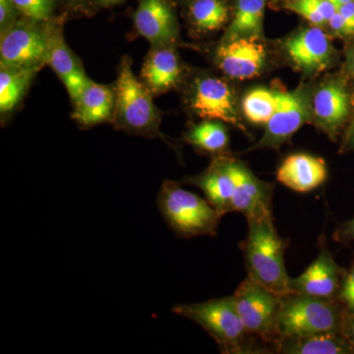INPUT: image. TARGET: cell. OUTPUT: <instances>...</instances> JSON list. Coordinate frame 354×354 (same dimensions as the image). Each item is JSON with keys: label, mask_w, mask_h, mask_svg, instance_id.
I'll return each instance as SVG.
<instances>
[{"label": "cell", "mask_w": 354, "mask_h": 354, "mask_svg": "<svg viewBox=\"0 0 354 354\" xmlns=\"http://www.w3.org/2000/svg\"><path fill=\"white\" fill-rule=\"evenodd\" d=\"M248 234L241 243L249 278L283 297L290 295L286 269V241L279 236L272 214L247 218Z\"/></svg>", "instance_id": "obj_1"}, {"label": "cell", "mask_w": 354, "mask_h": 354, "mask_svg": "<svg viewBox=\"0 0 354 354\" xmlns=\"http://www.w3.org/2000/svg\"><path fill=\"white\" fill-rule=\"evenodd\" d=\"M346 310L337 299L290 293L281 297L276 341L324 333H342Z\"/></svg>", "instance_id": "obj_2"}, {"label": "cell", "mask_w": 354, "mask_h": 354, "mask_svg": "<svg viewBox=\"0 0 354 354\" xmlns=\"http://www.w3.org/2000/svg\"><path fill=\"white\" fill-rule=\"evenodd\" d=\"M158 207L169 227L178 236H216L221 214L178 183L165 181L158 197Z\"/></svg>", "instance_id": "obj_3"}, {"label": "cell", "mask_w": 354, "mask_h": 354, "mask_svg": "<svg viewBox=\"0 0 354 354\" xmlns=\"http://www.w3.org/2000/svg\"><path fill=\"white\" fill-rule=\"evenodd\" d=\"M114 93V113L121 128L144 136H160V115L153 104V94L135 76L129 58L121 62Z\"/></svg>", "instance_id": "obj_4"}, {"label": "cell", "mask_w": 354, "mask_h": 354, "mask_svg": "<svg viewBox=\"0 0 354 354\" xmlns=\"http://www.w3.org/2000/svg\"><path fill=\"white\" fill-rule=\"evenodd\" d=\"M172 312L202 327L215 339L223 353H241L244 351L248 333L237 313L232 297L176 305Z\"/></svg>", "instance_id": "obj_5"}, {"label": "cell", "mask_w": 354, "mask_h": 354, "mask_svg": "<svg viewBox=\"0 0 354 354\" xmlns=\"http://www.w3.org/2000/svg\"><path fill=\"white\" fill-rule=\"evenodd\" d=\"M232 297L246 332L264 342L276 341L277 316L281 297L249 277Z\"/></svg>", "instance_id": "obj_6"}, {"label": "cell", "mask_w": 354, "mask_h": 354, "mask_svg": "<svg viewBox=\"0 0 354 354\" xmlns=\"http://www.w3.org/2000/svg\"><path fill=\"white\" fill-rule=\"evenodd\" d=\"M48 31L36 23L20 21L1 34V67L32 69L38 71L48 64Z\"/></svg>", "instance_id": "obj_7"}, {"label": "cell", "mask_w": 354, "mask_h": 354, "mask_svg": "<svg viewBox=\"0 0 354 354\" xmlns=\"http://www.w3.org/2000/svg\"><path fill=\"white\" fill-rule=\"evenodd\" d=\"M310 102L306 88L279 93V104L271 120L266 124L264 135L249 151L277 148L288 142L310 120Z\"/></svg>", "instance_id": "obj_8"}, {"label": "cell", "mask_w": 354, "mask_h": 354, "mask_svg": "<svg viewBox=\"0 0 354 354\" xmlns=\"http://www.w3.org/2000/svg\"><path fill=\"white\" fill-rule=\"evenodd\" d=\"M190 106L203 120H221L244 130L239 122L232 88L221 79H197L191 95Z\"/></svg>", "instance_id": "obj_9"}, {"label": "cell", "mask_w": 354, "mask_h": 354, "mask_svg": "<svg viewBox=\"0 0 354 354\" xmlns=\"http://www.w3.org/2000/svg\"><path fill=\"white\" fill-rule=\"evenodd\" d=\"M344 271L335 262L326 244L321 246L316 259L299 277L290 279L291 292L308 297L337 299Z\"/></svg>", "instance_id": "obj_10"}, {"label": "cell", "mask_w": 354, "mask_h": 354, "mask_svg": "<svg viewBox=\"0 0 354 354\" xmlns=\"http://www.w3.org/2000/svg\"><path fill=\"white\" fill-rule=\"evenodd\" d=\"M228 169L234 179L230 212H239L246 218L272 214V187L254 176L245 165L227 160Z\"/></svg>", "instance_id": "obj_11"}, {"label": "cell", "mask_w": 354, "mask_h": 354, "mask_svg": "<svg viewBox=\"0 0 354 354\" xmlns=\"http://www.w3.org/2000/svg\"><path fill=\"white\" fill-rule=\"evenodd\" d=\"M267 53L258 38H241L223 41L216 50V62L225 75L232 79H250L259 75Z\"/></svg>", "instance_id": "obj_12"}, {"label": "cell", "mask_w": 354, "mask_h": 354, "mask_svg": "<svg viewBox=\"0 0 354 354\" xmlns=\"http://www.w3.org/2000/svg\"><path fill=\"white\" fill-rule=\"evenodd\" d=\"M293 64L305 73H318L330 66L333 48L327 35L318 27L298 32L286 41Z\"/></svg>", "instance_id": "obj_13"}, {"label": "cell", "mask_w": 354, "mask_h": 354, "mask_svg": "<svg viewBox=\"0 0 354 354\" xmlns=\"http://www.w3.org/2000/svg\"><path fill=\"white\" fill-rule=\"evenodd\" d=\"M134 23L139 34L153 46H169L178 34L176 16L165 0H141Z\"/></svg>", "instance_id": "obj_14"}, {"label": "cell", "mask_w": 354, "mask_h": 354, "mask_svg": "<svg viewBox=\"0 0 354 354\" xmlns=\"http://www.w3.org/2000/svg\"><path fill=\"white\" fill-rule=\"evenodd\" d=\"M48 31V64L64 82L70 97L75 102L90 79L86 75L75 55L65 43L62 32L59 29H50Z\"/></svg>", "instance_id": "obj_15"}, {"label": "cell", "mask_w": 354, "mask_h": 354, "mask_svg": "<svg viewBox=\"0 0 354 354\" xmlns=\"http://www.w3.org/2000/svg\"><path fill=\"white\" fill-rule=\"evenodd\" d=\"M328 169L323 158L308 153H295L283 160L277 172L281 184L298 193L316 189L325 183Z\"/></svg>", "instance_id": "obj_16"}, {"label": "cell", "mask_w": 354, "mask_h": 354, "mask_svg": "<svg viewBox=\"0 0 354 354\" xmlns=\"http://www.w3.org/2000/svg\"><path fill=\"white\" fill-rule=\"evenodd\" d=\"M351 99L344 84L332 80L317 91L313 113L317 123L328 134L335 135L348 120Z\"/></svg>", "instance_id": "obj_17"}, {"label": "cell", "mask_w": 354, "mask_h": 354, "mask_svg": "<svg viewBox=\"0 0 354 354\" xmlns=\"http://www.w3.org/2000/svg\"><path fill=\"white\" fill-rule=\"evenodd\" d=\"M180 74V64L174 48L153 46L142 69V81L153 95H160L174 88Z\"/></svg>", "instance_id": "obj_18"}, {"label": "cell", "mask_w": 354, "mask_h": 354, "mask_svg": "<svg viewBox=\"0 0 354 354\" xmlns=\"http://www.w3.org/2000/svg\"><path fill=\"white\" fill-rule=\"evenodd\" d=\"M74 104L72 118L82 127H94L111 120L115 106V93L108 86L90 79Z\"/></svg>", "instance_id": "obj_19"}, {"label": "cell", "mask_w": 354, "mask_h": 354, "mask_svg": "<svg viewBox=\"0 0 354 354\" xmlns=\"http://www.w3.org/2000/svg\"><path fill=\"white\" fill-rule=\"evenodd\" d=\"M190 183L205 193L209 204L221 215L230 213L235 183L228 169L227 160H218L208 171L191 178Z\"/></svg>", "instance_id": "obj_20"}, {"label": "cell", "mask_w": 354, "mask_h": 354, "mask_svg": "<svg viewBox=\"0 0 354 354\" xmlns=\"http://www.w3.org/2000/svg\"><path fill=\"white\" fill-rule=\"evenodd\" d=\"M279 353L354 354V346L342 333H324L276 342Z\"/></svg>", "instance_id": "obj_21"}, {"label": "cell", "mask_w": 354, "mask_h": 354, "mask_svg": "<svg viewBox=\"0 0 354 354\" xmlns=\"http://www.w3.org/2000/svg\"><path fill=\"white\" fill-rule=\"evenodd\" d=\"M265 0H239L234 18L223 37V41L262 37Z\"/></svg>", "instance_id": "obj_22"}, {"label": "cell", "mask_w": 354, "mask_h": 354, "mask_svg": "<svg viewBox=\"0 0 354 354\" xmlns=\"http://www.w3.org/2000/svg\"><path fill=\"white\" fill-rule=\"evenodd\" d=\"M36 70L1 67L0 71V111L10 113L18 106L29 87Z\"/></svg>", "instance_id": "obj_23"}, {"label": "cell", "mask_w": 354, "mask_h": 354, "mask_svg": "<svg viewBox=\"0 0 354 354\" xmlns=\"http://www.w3.org/2000/svg\"><path fill=\"white\" fill-rule=\"evenodd\" d=\"M184 139L190 145L204 152L218 153L227 150L228 133L225 127L216 121H203L186 133Z\"/></svg>", "instance_id": "obj_24"}, {"label": "cell", "mask_w": 354, "mask_h": 354, "mask_svg": "<svg viewBox=\"0 0 354 354\" xmlns=\"http://www.w3.org/2000/svg\"><path fill=\"white\" fill-rule=\"evenodd\" d=\"M279 93L258 88L251 91L242 102L247 120L256 124H267L278 108Z\"/></svg>", "instance_id": "obj_25"}, {"label": "cell", "mask_w": 354, "mask_h": 354, "mask_svg": "<svg viewBox=\"0 0 354 354\" xmlns=\"http://www.w3.org/2000/svg\"><path fill=\"white\" fill-rule=\"evenodd\" d=\"M190 16L199 31L212 32L227 22L228 10L221 0H195L190 6Z\"/></svg>", "instance_id": "obj_26"}, {"label": "cell", "mask_w": 354, "mask_h": 354, "mask_svg": "<svg viewBox=\"0 0 354 354\" xmlns=\"http://www.w3.org/2000/svg\"><path fill=\"white\" fill-rule=\"evenodd\" d=\"M12 2L19 12L35 23L48 21L53 10V0H12Z\"/></svg>", "instance_id": "obj_27"}, {"label": "cell", "mask_w": 354, "mask_h": 354, "mask_svg": "<svg viewBox=\"0 0 354 354\" xmlns=\"http://www.w3.org/2000/svg\"><path fill=\"white\" fill-rule=\"evenodd\" d=\"M286 7L293 12L299 14L312 24L320 26L327 22L312 0H291Z\"/></svg>", "instance_id": "obj_28"}, {"label": "cell", "mask_w": 354, "mask_h": 354, "mask_svg": "<svg viewBox=\"0 0 354 354\" xmlns=\"http://www.w3.org/2000/svg\"><path fill=\"white\" fill-rule=\"evenodd\" d=\"M337 299L341 302L346 313L354 311V264L344 271Z\"/></svg>", "instance_id": "obj_29"}, {"label": "cell", "mask_w": 354, "mask_h": 354, "mask_svg": "<svg viewBox=\"0 0 354 354\" xmlns=\"http://www.w3.org/2000/svg\"><path fill=\"white\" fill-rule=\"evenodd\" d=\"M15 10L12 0H0V30L2 32L8 30L16 22Z\"/></svg>", "instance_id": "obj_30"}, {"label": "cell", "mask_w": 354, "mask_h": 354, "mask_svg": "<svg viewBox=\"0 0 354 354\" xmlns=\"http://www.w3.org/2000/svg\"><path fill=\"white\" fill-rule=\"evenodd\" d=\"M330 29L342 37H353L354 36V28L353 26L349 24L348 21L344 19V16L341 13H335V15L330 18L329 21Z\"/></svg>", "instance_id": "obj_31"}, {"label": "cell", "mask_w": 354, "mask_h": 354, "mask_svg": "<svg viewBox=\"0 0 354 354\" xmlns=\"http://www.w3.org/2000/svg\"><path fill=\"white\" fill-rule=\"evenodd\" d=\"M337 241L348 242L354 241V218L342 223L335 234Z\"/></svg>", "instance_id": "obj_32"}, {"label": "cell", "mask_w": 354, "mask_h": 354, "mask_svg": "<svg viewBox=\"0 0 354 354\" xmlns=\"http://www.w3.org/2000/svg\"><path fill=\"white\" fill-rule=\"evenodd\" d=\"M342 334L348 337V341L354 346V311L351 312V313H346L344 327H342Z\"/></svg>", "instance_id": "obj_33"}, {"label": "cell", "mask_w": 354, "mask_h": 354, "mask_svg": "<svg viewBox=\"0 0 354 354\" xmlns=\"http://www.w3.org/2000/svg\"><path fill=\"white\" fill-rule=\"evenodd\" d=\"M337 12L344 16V19L348 21L349 24L354 28V0L348 2V3L342 4V6L337 7Z\"/></svg>", "instance_id": "obj_34"}, {"label": "cell", "mask_w": 354, "mask_h": 354, "mask_svg": "<svg viewBox=\"0 0 354 354\" xmlns=\"http://www.w3.org/2000/svg\"><path fill=\"white\" fill-rule=\"evenodd\" d=\"M342 148L346 151H353L354 152V121L351 123V127L348 128V132H346Z\"/></svg>", "instance_id": "obj_35"}, {"label": "cell", "mask_w": 354, "mask_h": 354, "mask_svg": "<svg viewBox=\"0 0 354 354\" xmlns=\"http://www.w3.org/2000/svg\"><path fill=\"white\" fill-rule=\"evenodd\" d=\"M348 64L349 69H351L354 74V44L349 48L348 53Z\"/></svg>", "instance_id": "obj_36"}, {"label": "cell", "mask_w": 354, "mask_h": 354, "mask_svg": "<svg viewBox=\"0 0 354 354\" xmlns=\"http://www.w3.org/2000/svg\"><path fill=\"white\" fill-rule=\"evenodd\" d=\"M121 1H122V0H97V2L104 6H113V4L118 3V2Z\"/></svg>", "instance_id": "obj_37"}, {"label": "cell", "mask_w": 354, "mask_h": 354, "mask_svg": "<svg viewBox=\"0 0 354 354\" xmlns=\"http://www.w3.org/2000/svg\"><path fill=\"white\" fill-rule=\"evenodd\" d=\"M328 1L332 2L335 7L342 6V4L348 3V2L353 1V0H328Z\"/></svg>", "instance_id": "obj_38"}, {"label": "cell", "mask_w": 354, "mask_h": 354, "mask_svg": "<svg viewBox=\"0 0 354 354\" xmlns=\"http://www.w3.org/2000/svg\"><path fill=\"white\" fill-rule=\"evenodd\" d=\"M351 106H353V111H354V92L353 94V97H351Z\"/></svg>", "instance_id": "obj_39"}, {"label": "cell", "mask_w": 354, "mask_h": 354, "mask_svg": "<svg viewBox=\"0 0 354 354\" xmlns=\"http://www.w3.org/2000/svg\"><path fill=\"white\" fill-rule=\"evenodd\" d=\"M276 1H278V0H276Z\"/></svg>", "instance_id": "obj_40"}]
</instances>
